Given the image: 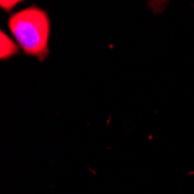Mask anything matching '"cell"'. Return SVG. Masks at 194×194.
Segmentation results:
<instances>
[{
	"instance_id": "6da1fadb",
	"label": "cell",
	"mask_w": 194,
	"mask_h": 194,
	"mask_svg": "<svg viewBox=\"0 0 194 194\" xmlns=\"http://www.w3.org/2000/svg\"><path fill=\"white\" fill-rule=\"evenodd\" d=\"M8 28L18 45L28 56L44 61L49 55L50 19L45 11L32 5L12 14Z\"/></svg>"
},
{
	"instance_id": "7a4b0ae2",
	"label": "cell",
	"mask_w": 194,
	"mask_h": 194,
	"mask_svg": "<svg viewBox=\"0 0 194 194\" xmlns=\"http://www.w3.org/2000/svg\"><path fill=\"white\" fill-rule=\"evenodd\" d=\"M0 39H1V42H0V58L1 59H10L11 57L15 56L19 52V45L17 42H14L8 35H6L5 32L1 30L0 33Z\"/></svg>"
},
{
	"instance_id": "3957f363",
	"label": "cell",
	"mask_w": 194,
	"mask_h": 194,
	"mask_svg": "<svg viewBox=\"0 0 194 194\" xmlns=\"http://www.w3.org/2000/svg\"><path fill=\"white\" fill-rule=\"evenodd\" d=\"M18 3H19V1H4V0H3V1L0 3V5H1V7H3L6 12H11V11L18 5Z\"/></svg>"
}]
</instances>
